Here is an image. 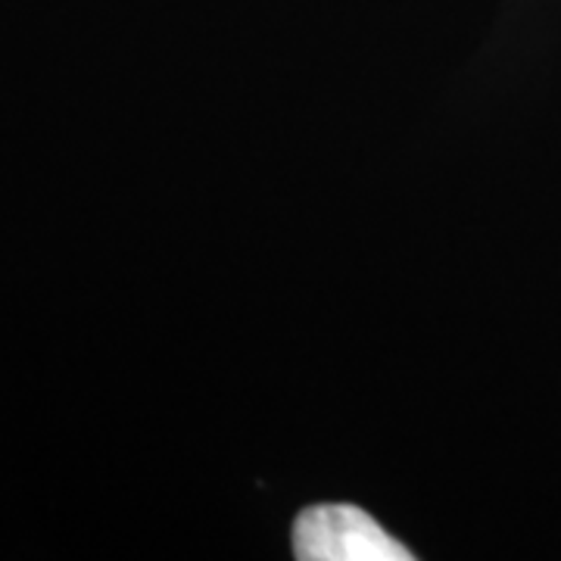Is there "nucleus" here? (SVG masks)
Listing matches in <instances>:
<instances>
[{
    "label": "nucleus",
    "mask_w": 561,
    "mask_h": 561,
    "mask_svg": "<svg viewBox=\"0 0 561 561\" xmlns=\"http://www.w3.org/2000/svg\"><path fill=\"white\" fill-rule=\"evenodd\" d=\"M294 556L300 561H412L368 512L350 502L306 508L294 524Z\"/></svg>",
    "instance_id": "1"
}]
</instances>
